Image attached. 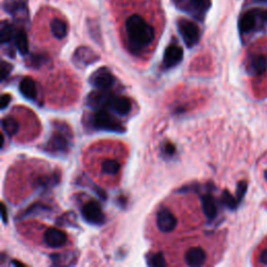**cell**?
<instances>
[{
  "label": "cell",
  "instance_id": "obj_1",
  "mask_svg": "<svg viewBox=\"0 0 267 267\" xmlns=\"http://www.w3.org/2000/svg\"><path fill=\"white\" fill-rule=\"evenodd\" d=\"M126 34L128 50L135 54L148 50L154 40V28L138 14L126 19Z\"/></svg>",
  "mask_w": 267,
  "mask_h": 267
},
{
  "label": "cell",
  "instance_id": "obj_2",
  "mask_svg": "<svg viewBox=\"0 0 267 267\" xmlns=\"http://www.w3.org/2000/svg\"><path fill=\"white\" fill-rule=\"evenodd\" d=\"M72 145V132L65 124H56V130L43 146V150L52 154H66Z\"/></svg>",
  "mask_w": 267,
  "mask_h": 267
},
{
  "label": "cell",
  "instance_id": "obj_3",
  "mask_svg": "<svg viewBox=\"0 0 267 267\" xmlns=\"http://www.w3.org/2000/svg\"><path fill=\"white\" fill-rule=\"evenodd\" d=\"M248 74L258 86L259 93L267 92V56L262 52L252 54L248 65Z\"/></svg>",
  "mask_w": 267,
  "mask_h": 267
},
{
  "label": "cell",
  "instance_id": "obj_4",
  "mask_svg": "<svg viewBox=\"0 0 267 267\" xmlns=\"http://www.w3.org/2000/svg\"><path fill=\"white\" fill-rule=\"evenodd\" d=\"M91 126L97 130H106L122 134L126 132L124 126L120 121L108 114L104 108H98L91 117Z\"/></svg>",
  "mask_w": 267,
  "mask_h": 267
},
{
  "label": "cell",
  "instance_id": "obj_5",
  "mask_svg": "<svg viewBox=\"0 0 267 267\" xmlns=\"http://www.w3.org/2000/svg\"><path fill=\"white\" fill-rule=\"evenodd\" d=\"M176 26L180 37L184 40L187 47L191 48L198 43L200 38V32L198 26L193 21L187 19H180Z\"/></svg>",
  "mask_w": 267,
  "mask_h": 267
},
{
  "label": "cell",
  "instance_id": "obj_6",
  "mask_svg": "<svg viewBox=\"0 0 267 267\" xmlns=\"http://www.w3.org/2000/svg\"><path fill=\"white\" fill-rule=\"evenodd\" d=\"M82 216L90 224L102 226L106 222V215L102 210L100 204L95 200H90L82 206Z\"/></svg>",
  "mask_w": 267,
  "mask_h": 267
},
{
  "label": "cell",
  "instance_id": "obj_7",
  "mask_svg": "<svg viewBox=\"0 0 267 267\" xmlns=\"http://www.w3.org/2000/svg\"><path fill=\"white\" fill-rule=\"evenodd\" d=\"M89 82L93 87L98 90H108L115 84L116 78L106 67H102L93 72Z\"/></svg>",
  "mask_w": 267,
  "mask_h": 267
},
{
  "label": "cell",
  "instance_id": "obj_8",
  "mask_svg": "<svg viewBox=\"0 0 267 267\" xmlns=\"http://www.w3.org/2000/svg\"><path fill=\"white\" fill-rule=\"evenodd\" d=\"M4 10L18 21H24L28 16V2L26 0H6Z\"/></svg>",
  "mask_w": 267,
  "mask_h": 267
},
{
  "label": "cell",
  "instance_id": "obj_9",
  "mask_svg": "<svg viewBox=\"0 0 267 267\" xmlns=\"http://www.w3.org/2000/svg\"><path fill=\"white\" fill-rule=\"evenodd\" d=\"M100 58V56L94 52L91 48L82 46L78 48L74 54V63L78 68H86L91 64L98 62Z\"/></svg>",
  "mask_w": 267,
  "mask_h": 267
},
{
  "label": "cell",
  "instance_id": "obj_10",
  "mask_svg": "<svg viewBox=\"0 0 267 267\" xmlns=\"http://www.w3.org/2000/svg\"><path fill=\"white\" fill-rule=\"evenodd\" d=\"M184 56L183 48L180 47L178 45L172 44L169 45L164 52L163 56V67L164 69H172L178 65Z\"/></svg>",
  "mask_w": 267,
  "mask_h": 267
},
{
  "label": "cell",
  "instance_id": "obj_11",
  "mask_svg": "<svg viewBox=\"0 0 267 267\" xmlns=\"http://www.w3.org/2000/svg\"><path fill=\"white\" fill-rule=\"evenodd\" d=\"M178 224L176 217L166 208L160 210L156 214V226L162 233H170Z\"/></svg>",
  "mask_w": 267,
  "mask_h": 267
},
{
  "label": "cell",
  "instance_id": "obj_12",
  "mask_svg": "<svg viewBox=\"0 0 267 267\" xmlns=\"http://www.w3.org/2000/svg\"><path fill=\"white\" fill-rule=\"evenodd\" d=\"M45 244L52 248H63L67 244V235L58 228H50L45 230L43 235Z\"/></svg>",
  "mask_w": 267,
  "mask_h": 267
},
{
  "label": "cell",
  "instance_id": "obj_13",
  "mask_svg": "<svg viewBox=\"0 0 267 267\" xmlns=\"http://www.w3.org/2000/svg\"><path fill=\"white\" fill-rule=\"evenodd\" d=\"M184 260L189 266L198 267L204 264L207 260V254L200 248H192L185 252Z\"/></svg>",
  "mask_w": 267,
  "mask_h": 267
},
{
  "label": "cell",
  "instance_id": "obj_14",
  "mask_svg": "<svg viewBox=\"0 0 267 267\" xmlns=\"http://www.w3.org/2000/svg\"><path fill=\"white\" fill-rule=\"evenodd\" d=\"M110 106L112 110L119 116H126L132 111V102L124 96L114 95L110 102Z\"/></svg>",
  "mask_w": 267,
  "mask_h": 267
},
{
  "label": "cell",
  "instance_id": "obj_15",
  "mask_svg": "<svg viewBox=\"0 0 267 267\" xmlns=\"http://www.w3.org/2000/svg\"><path fill=\"white\" fill-rule=\"evenodd\" d=\"M19 91L28 100H36L38 96L37 84L32 78H24L19 82Z\"/></svg>",
  "mask_w": 267,
  "mask_h": 267
},
{
  "label": "cell",
  "instance_id": "obj_16",
  "mask_svg": "<svg viewBox=\"0 0 267 267\" xmlns=\"http://www.w3.org/2000/svg\"><path fill=\"white\" fill-rule=\"evenodd\" d=\"M209 8V0H187V4L183 10L193 14L196 18L202 17Z\"/></svg>",
  "mask_w": 267,
  "mask_h": 267
},
{
  "label": "cell",
  "instance_id": "obj_17",
  "mask_svg": "<svg viewBox=\"0 0 267 267\" xmlns=\"http://www.w3.org/2000/svg\"><path fill=\"white\" fill-rule=\"evenodd\" d=\"M60 174L58 172H54L52 174H46L42 176L36 180L34 186L36 188L41 189V190H48L52 189L54 186H56L60 183Z\"/></svg>",
  "mask_w": 267,
  "mask_h": 267
},
{
  "label": "cell",
  "instance_id": "obj_18",
  "mask_svg": "<svg viewBox=\"0 0 267 267\" xmlns=\"http://www.w3.org/2000/svg\"><path fill=\"white\" fill-rule=\"evenodd\" d=\"M17 28L13 24H10L6 20L2 22V26H0V41L2 45H10L12 42L15 40Z\"/></svg>",
  "mask_w": 267,
  "mask_h": 267
},
{
  "label": "cell",
  "instance_id": "obj_19",
  "mask_svg": "<svg viewBox=\"0 0 267 267\" xmlns=\"http://www.w3.org/2000/svg\"><path fill=\"white\" fill-rule=\"evenodd\" d=\"M202 211L208 220H212L217 215V204L211 194H206L202 196Z\"/></svg>",
  "mask_w": 267,
  "mask_h": 267
},
{
  "label": "cell",
  "instance_id": "obj_20",
  "mask_svg": "<svg viewBox=\"0 0 267 267\" xmlns=\"http://www.w3.org/2000/svg\"><path fill=\"white\" fill-rule=\"evenodd\" d=\"M48 212H50V208L48 207V206L41 204V202H37V204H34L28 209H26V211H23L19 216H18V220H23V218H26V217H32V216H36V215H43L46 214Z\"/></svg>",
  "mask_w": 267,
  "mask_h": 267
},
{
  "label": "cell",
  "instance_id": "obj_21",
  "mask_svg": "<svg viewBox=\"0 0 267 267\" xmlns=\"http://www.w3.org/2000/svg\"><path fill=\"white\" fill-rule=\"evenodd\" d=\"M256 26V15L254 12H248L239 20V30L242 34H248L252 32Z\"/></svg>",
  "mask_w": 267,
  "mask_h": 267
},
{
  "label": "cell",
  "instance_id": "obj_22",
  "mask_svg": "<svg viewBox=\"0 0 267 267\" xmlns=\"http://www.w3.org/2000/svg\"><path fill=\"white\" fill-rule=\"evenodd\" d=\"M15 46L17 48V50L19 52L20 54L26 56L28 54V34L23 30H17L16 34H15V40H14Z\"/></svg>",
  "mask_w": 267,
  "mask_h": 267
},
{
  "label": "cell",
  "instance_id": "obj_23",
  "mask_svg": "<svg viewBox=\"0 0 267 267\" xmlns=\"http://www.w3.org/2000/svg\"><path fill=\"white\" fill-rule=\"evenodd\" d=\"M50 30L54 38L62 40L66 37L68 32L67 23L60 19H54L50 23Z\"/></svg>",
  "mask_w": 267,
  "mask_h": 267
},
{
  "label": "cell",
  "instance_id": "obj_24",
  "mask_svg": "<svg viewBox=\"0 0 267 267\" xmlns=\"http://www.w3.org/2000/svg\"><path fill=\"white\" fill-rule=\"evenodd\" d=\"M50 62V58L45 54H30V58L26 60V65L30 68L39 69L46 64Z\"/></svg>",
  "mask_w": 267,
  "mask_h": 267
},
{
  "label": "cell",
  "instance_id": "obj_25",
  "mask_svg": "<svg viewBox=\"0 0 267 267\" xmlns=\"http://www.w3.org/2000/svg\"><path fill=\"white\" fill-rule=\"evenodd\" d=\"M2 126L8 137H14L19 130V124L17 122V120L12 116L4 117L2 120Z\"/></svg>",
  "mask_w": 267,
  "mask_h": 267
},
{
  "label": "cell",
  "instance_id": "obj_26",
  "mask_svg": "<svg viewBox=\"0 0 267 267\" xmlns=\"http://www.w3.org/2000/svg\"><path fill=\"white\" fill-rule=\"evenodd\" d=\"M120 170V164L116 160H106L102 163V172L108 176H116Z\"/></svg>",
  "mask_w": 267,
  "mask_h": 267
},
{
  "label": "cell",
  "instance_id": "obj_27",
  "mask_svg": "<svg viewBox=\"0 0 267 267\" xmlns=\"http://www.w3.org/2000/svg\"><path fill=\"white\" fill-rule=\"evenodd\" d=\"M256 263L258 265L262 266H267V240L262 241V244H260L257 254H256Z\"/></svg>",
  "mask_w": 267,
  "mask_h": 267
},
{
  "label": "cell",
  "instance_id": "obj_28",
  "mask_svg": "<svg viewBox=\"0 0 267 267\" xmlns=\"http://www.w3.org/2000/svg\"><path fill=\"white\" fill-rule=\"evenodd\" d=\"M148 264L152 267H162V266L167 265L164 254L162 252H156V254H150V256L148 258Z\"/></svg>",
  "mask_w": 267,
  "mask_h": 267
},
{
  "label": "cell",
  "instance_id": "obj_29",
  "mask_svg": "<svg viewBox=\"0 0 267 267\" xmlns=\"http://www.w3.org/2000/svg\"><path fill=\"white\" fill-rule=\"evenodd\" d=\"M12 70H13V65H10V63L6 62V60H2V67H0V76H2V82H4L8 78Z\"/></svg>",
  "mask_w": 267,
  "mask_h": 267
},
{
  "label": "cell",
  "instance_id": "obj_30",
  "mask_svg": "<svg viewBox=\"0 0 267 267\" xmlns=\"http://www.w3.org/2000/svg\"><path fill=\"white\" fill-rule=\"evenodd\" d=\"M222 202L226 206H228V207L230 208H235L236 207V202L237 200L230 196V194L228 192V191H224V196H222Z\"/></svg>",
  "mask_w": 267,
  "mask_h": 267
},
{
  "label": "cell",
  "instance_id": "obj_31",
  "mask_svg": "<svg viewBox=\"0 0 267 267\" xmlns=\"http://www.w3.org/2000/svg\"><path fill=\"white\" fill-rule=\"evenodd\" d=\"M163 152L165 154V156H172L176 152V146L172 143L167 142L163 148Z\"/></svg>",
  "mask_w": 267,
  "mask_h": 267
},
{
  "label": "cell",
  "instance_id": "obj_32",
  "mask_svg": "<svg viewBox=\"0 0 267 267\" xmlns=\"http://www.w3.org/2000/svg\"><path fill=\"white\" fill-rule=\"evenodd\" d=\"M10 98L12 97L8 94H4L2 96V100H0V108H2V110H4V108L10 104Z\"/></svg>",
  "mask_w": 267,
  "mask_h": 267
},
{
  "label": "cell",
  "instance_id": "obj_33",
  "mask_svg": "<svg viewBox=\"0 0 267 267\" xmlns=\"http://www.w3.org/2000/svg\"><path fill=\"white\" fill-rule=\"evenodd\" d=\"M2 220L4 224L8 222V215H6V209L4 204H2Z\"/></svg>",
  "mask_w": 267,
  "mask_h": 267
},
{
  "label": "cell",
  "instance_id": "obj_34",
  "mask_svg": "<svg viewBox=\"0 0 267 267\" xmlns=\"http://www.w3.org/2000/svg\"><path fill=\"white\" fill-rule=\"evenodd\" d=\"M260 17L263 19V21L267 22V10H265V12H261V13H260Z\"/></svg>",
  "mask_w": 267,
  "mask_h": 267
},
{
  "label": "cell",
  "instance_id": "obj_35",
  "mask_svg": "<svg viewBox=\"0 0 267 267\" xmlns=\"http://www.w3.org/2000/svg\"><path fill=\"white\" fill-rule=\"evenodd\" d=\"M12 264L15 265V266H18V265H22V266H24V264H23V263H21V262H18V261H13V262H12Z\"/></svg>",
  "mask_w": 267,
  "mask_h": 267
},
{
  "label": "cell",
  "instance_id": "obj_36",
  "mask_svg": "<svg viewBox=\"0 0 267 267\" xmlns=\"http://www.w3.org/2000/svg\"><path fill=\"white\" fill-rule=\"evenodd\" d=\"M4 135H2V148H4Z\"/></svg>",
  "mask_w": 267,
  "mask_h": 267
},
{
  "label": "cell",
  "instance_id": "obj_37",
  "mask_svg": "<svg viewBox=\"0 0 267 267\" xmlns=\"http://www.w3.org/2000/svg\"><path fill=\"white\" fill-rule=\"evenodd\" d=\"M264 178L267 180V169H266V170H264Z\"/></svg>",
  "mask_w": 267,
  "mask_h": 267
},
{
  "label": "cell",
  "instance_id": "obj_38",
  "mask_svg": "<svg viewBox=\"0 0 267 267\" xmlns=\"http://www.w3.org/2000/svg\"><path fill=\"white\" fill-rule=\"evenodd\" d=\"M258 2H264V0H258Z\"/></svg>",
  "mask_w": 267,
  "mask_h": 267
}]
</instances>
